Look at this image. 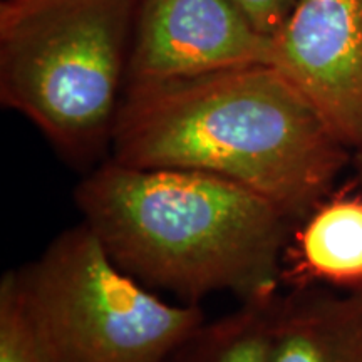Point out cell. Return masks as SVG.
Wrapping results in <instances>:
<instances>
[{"label": "cell", "instance_id": "1", "mask_svg": "<svg viewBox=\"0 0 362 362\" xmlns=\"http://www.w3.org/2000/svg\"><path fill=\"white\" fill-rule=\"evenodd\" d=\"M112 158L138 168L194 170L255 192L291 221L332 193L351 149L272 66L128 83Z\"/></svg>", "mask_w": 362, "mask_h": 362}, {"label": "cell", "instance_id": "2", "mask_svg": "<svg viewBox=\"0 0 362 362\" xmlns=\"http://www.w3.org/2000/svg\"><path fill=\"white\" fill-rule=\"evenodd\" d=\"M74 202L112 260L149 288L198 305L218 292L277 297L292 221L242 185L111 160L81 181Z\"/></svg>", "mask_w": 362, "mask_h": 362}, {"label": "cell", "instance_id": "3", "mask_svg": "<svg viewBox=\"0 0 362 362\" xmlns=\"http://www.w3.org/2000/svg\"><path fill=\"white\" fill-rule=\"evenodd\" d=\"M138 0H2L0 101L76 163L111 148Z\"/></svg>", "mask_w": 362, "mask_h": 362}, {"label": "cell", "instance_id": "4", "mask_svg": "<svg viewBox=\"0 0 362 362\" xmlns=\"http://www.w3.org/2000/svg\"><path fill=\"white\" fill-rule=\"evenodd\" d=\"M17 275L62 362H166L206 322L198 304L163 300L121 269L84 223Z\"/></svg>", "mask_w": 362, "mask_h": 362}, {"label": "cell", "instance_id": "5", "mask_svg": "<svg viewBox=\"0 0 362 362\" xmlns=\"http://www.w3.org/2000/svg\"><path fill=\"white\" fill-rule=\"evenodd\" d=\"M272 67L351 151L362 148V0H296Z\"/></svg>", "mask_w": 362, "mask_h": 362}, {"label": "cell", "instance_id": "6", "mask_svg": "<svg viewBox=\"0 0 362 362\" xmlns=\"http://www.w3.org/2000/svg\"><path fill=\"white\" fill-rule=\"evenodd\" d=\"M272 66V39L232 0H138L128 83Z\"/></svg>", "mask_w": 362, "mask_h": 362}, {"label": "cell", "instance_id": "7", "mask_svg": "<svg viewBox=\"0 0 362 362\" xmlns=\"http://www.w3.org/2000/svg\"><path fill=\"white\" fill-rule=\"evenodd\" d=\"M267 362H362V288L275 298Z\"/></svg>", "mask_w": 362, "mask_h": 362}, {"label": "cell", "instance_id": "8", "mask_svg": "<svg viewBox=\"0 0 362 362\" xmlns=\"http://www.w3.org/2000/svg\"><path fill=\"white\" fill-rule=\"evenodd\" d=\"M282 282L297 288H362V192L330 193L298 221L284 253Z\"/></svg>", "mask_w": 362, "mask_h": 362}, {"label": "cell", "instance_id": "9", "mask_svg": "<svg viewBox=\"0 0 362 362\" xmlns=\"http://www.w3.org/2000/svg\"><path fill=\"white\" fill-rule=\"evenodd\" d=\"M275 298L242 302L237 310L206 320L166 362H267Z\"/></svg>", "mask_w": 362, "mask_h": 362}, {"label": "cell", "instance_id": "10", "mask_svg": "<svg viewBox=\"0 0 362 362\" xmlns=\"http://www.w3.org/2000/svg\"><path fill=\"white\" fill-rule=\"evenodd\" d=\"M0 362H62L27 304L17 270L0 282Z\"/></svg>", "mask_w": 362, "mask_h": 362}, {"label": "cell", "instance_id": "11", "mask_svg": "<svg viewBox=\"0 0 362 362\" xmlns=\"http://www.w3.org/2000/svg\"><path fill=\"white\" fill-rule=\"evenodd\" d=\"M262 34L272 37L287 19L296 0H232Z\"/></svg>", "mask_w": 362, "mask_h": 362}, {"label": "cell", "instance_id": "12", "mask_svg": "<svg viewBox=\"0 0 362 362\" xmlns=\"http://www.w3.org/2000/svg\"><path fill=\"white\" fill-rule=\"evenodd\" d=\"M357 153V178H359V183L362 185V148Z\"/></svg>", "mask_w": 362, "mask_h": 362}]
</instances>
